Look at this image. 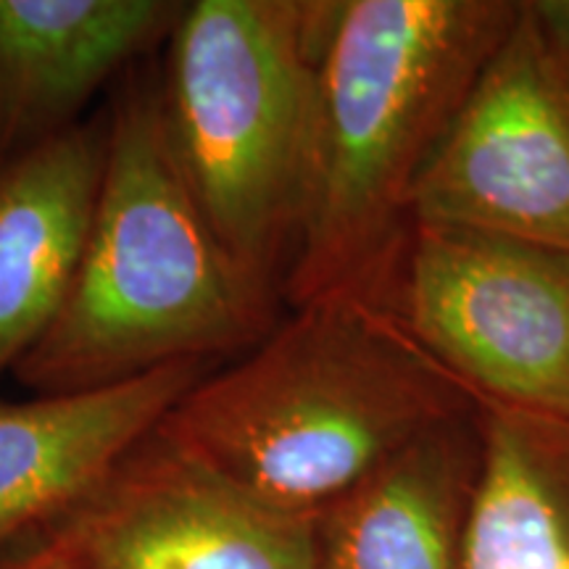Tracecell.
Here are the masks:
<instances>
[{"label": "cell", "instance_id": "4fadbf2b", "mask_svg": "<svg viewBox=\"0 0 569 569\" xmlns=\"http://www.w3.org/2000/svg\"><path fill=\"white\" fill-rule=\"evenodd\" d=\"M0 569H71L40 536H27L0 549Z\"/></svg>", "mask_w": 569, "mask_h": 569}, {"label": "cell", "instance_id": "ba28073f", "mask_svg": "<svg viewBox=\"0 0 569 569\" xmlns=\"http://www.w3.org/2000/svg\"><path fill=\"white\" fill-rule=\"evenodd\" d=\"M184 3L0 0V163L80 124L106 84L161 48Z\"/></svg>", "mask_w": 569, "mask_h": 569}, {"label": "cell", "instance_id": "6da1fadb", "mask_svg": "<svg viewBox=\"0 0 569 569\" xmlns=\"http://www.w3.org/2000/svg\"><path fill=\"white\" fill-rule=\"evenodd\" d=\"M290 309L243 359L203 375L156 436L256 501L317 519L478 401L411 336L382 284Z\"/></svg>", "mask_w": 569, "mask_h": 569}, {"label": "cell", "instance_id": "52a82bcc", "mask_svg": "<svg viewBox=\"0 0 569 569\" xmlns=\"http://www.w3.org/2000/svg\"><path fill=\"white\" fill-rule=\"evenodd\" d=\"M317 519L288 515L140 440L40 536L71 569H315Z\"/></svg>", "mask_w": 569, "mask_h": 569}, {"label": "cell", "instance_id": "7a4b0ae2", "mask_svg": "<svg viewBox=\"0 0 569 569\" xmlns=\"http://www.w3.org/2000/svg\"><path fill=\"white\" fill-rule=\"evenodd\" d=\"M106 117L103 182L67 301L11 372L38 396L209 365L277 325L282 296L232 259L177 167L153 61L119 77Z\"/></svg>", "mask_w": 569, "mask_h": 569}, {"label": "cell", "instance_id": "7c38bea8", "mask_svg": "<svg viewBox=\"0 0 569 569\" xmlns=\"http://www.w3.org/2000/svg\"><path fill=\"white\" fill-rule=\"evenodd\" d=\"M465 569H569V419L478 398Z\"/></svg>", "mask_w": 569, "mask_h": 569}, {"label": "cell", "instance_id": "5b68a950", "mask_svg": "<svg viewBox=\"0 0 569 569\" xmlns=\"http://www.w3.org/2000/svg\"><path fill=\"white\" fill-rule=\"evenodd\" d=\"M382 290L475 401L569 419V253L411 222Z\"/></svg>", "mask_w": 569, "mask_h": 569}, {"label": "cell", "instance_id": "30bf717a", "mask_svg": "<svg viewBox=\"0 0 569 569\" xmlns=\"http://www.w3.org/2000/svg\"><path fill=\"white\" fill-rule=\"evenodd\" d=\"M109 117L0 163V375L59 317L103 182Z\"/></svg>", "mask_w": 569, "mask_h": 569}, {"label": "cell", "instance_id": "3957f363", "mask_svg": "<svg viewBox=\"0 0 569 569\" xmlns=\"http://www.w3.org/2000/svg\"><path fill=\"white\" fill-rule=\"evenodd\" d=\"M511 0H346L317 67L315 130L290 306L382 284L411 196L517 17Z\"/></svg>", "mask_w": 569, "mask_h": 569}, {"label": "cell", "instance_id": "8fae6325", "mask_svg": "<svg viewBox=\"0 0 569 569\" xmlns=\"http://www.w3.org/2000/svg\"><path fill=\"white\" fill-rule=\"evenodd\" d=\"M475 411L432 427L317 517L315 569H465Z\"/></svg>", "mask_w": 569, "mask_h": 569}, {"label": "cell", "instance_id": "277c9868", "mask_svg": "<svg viewBox=\"0 0 569 569\" xmlns=\"http://www.w3.org/2000/svg\"><path fill=\"white\" fill-rule=\"evenodd\" d=\"M336 13L311 0H196L163 42L159 103L177 167L232 259L280 296Z\"/></svg>", "mask_w": 569, "mask_h": 569}, {"label": "cell", "instance_id": "8992f818", "mask_svg": "<svg viewBox=\"0 0 569 569\" xmlns=\"http://www.w3.org/2000/svg\"><path fill=\"white\" fill-rule=\"evenodd\" d=\"M411 222L569 253V42L519 3L411 196Z\"/></svg>", "mask_w": 569, "mask_h": 569}, {"label": "cell", "instance_id": "9c48e42d", "mask_svg": "<svg viewBox=\"0 0 569 569\" xmlns=\"http://www.w3.org/2000/svg\"><path fill=\"white\" fill-rule=\"evenodd\" d=\"M206 375L182 361L80 393L0 403V549L77 503Z\"/></svg>", "mask_w": 569, "mask_h": 569}]
</instances>
